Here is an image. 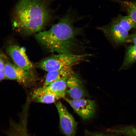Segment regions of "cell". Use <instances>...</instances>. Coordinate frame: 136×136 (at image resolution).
Instances as JSON below:
<instances>
[{
    "label": "cell",
    "instance_id": "obj_1",
    "mask_svg": "<svg viewBox=\"0 0 136 136\" xmlns=\"http://www.w3.org/2000/svg\"><path fill=\"white\" fill-rule=\"evenodd\" d=\"M51 0H19L13 11L14 29L29 35L39 32L51 17Z\"/></svg>",
    "mask_w": 136,
    "mask_h": 136
},
{
    "label": "cell",
    "instance_id": "obj_2",
    "mask_svg": "<svg viewBox=\"0 0 136 136\" xmlns=\"http://www.w3.org/2000/svg\"><path fill=\"white\" fill-rule=\"evenodd\" d=\"M73 13L71 9L48 30L36 35L37 40L49 51L73 54L77 45V37L82 29L74 26L75 19Z\"/></svg>",
    "mask_w": 136,
    "mask_h": 136
},
{
    "label": "cell",
    "instance_id": "obj_3",
    "mask_svg": "<svg viewBox=\"0 0 136 136\" xmlns=\"http://www.w3.org/2000/svg\"><path fill=\"white\" fill-rule=\"evenodd\" d=\"M91 55L87 54H58L42 60L37 64V65L38 67L48 72L67 67H72L85 60Z\"/></svg>",
    "mask_w": 136,
    "mask_h": 136
},
{
    "label": "cell",
    "instance_id": "obj_4",
    "mask_svg": "<svg viewBox=\"0 0 136 136\" xmlns=\"http://www.w3.org/2000/svg\"><path fill=\"white\" fill-rule=\"evenodd\" d=\"M55 104L59 114L62 131L66 136H75L77 123L60 101H57Z\"/></svg>",
    "mask_w": 136,
    "mask_h": 136
},
{
    "label": "cell",
    "instance_id": "obj_5",
    "mask_svg": "<svg viewBox=\"0 0 136 136\" xmlns=\"http://www.w3.org/2000/svg\"><path fill=\"white\" fill-rule=\"evenodd\" d=\"M97 28L101 31L111 42L117 45L126 43L129 36L128 31L113 19L109 24Z\"/></svg>",
    "mask_w": 136,
    "mask_h": 136
},
{
    "label": "cell",
    "instance_id": "obj_6",
    "mask_svg": "<svg viewBox=\"0 0 136 136\" xmlns=\"http://www.w3.org/2000/svg\"><path fill=\"white\" fill-rule=\"evenodd\" d=\"M64 98L75 112L83 118L88 119L94 115L96 105L94 100L84 98L72 99L65 97Z\"/></svg>",
    "mask_w": 136,
    "mask_h": 136
},
{
    "label": "cell",
    "instance_id": "obj_7",
    "mask_svg": "<svg viewBox=\"0 0 136 136\" xmlns=\"http://www.w3.org/2000/svg\"><path fill=\"white\" fill-rule=\"evenodd\" d=\"M8 55L17 66L26 71H30L33 65L28 59L23 47L15 44L8 46L6 49Z\"/></svg>",
    "mask_w": 136,
    "mask_h": 136
},
{
    "label": "cell",
    "instance_id": "obj_8",
    "mask_svg": "<svg viewBox=\"0 0 136 136\" xmlns=\"http://www.w3.org/2000/svg\"><path fill=\"white\" fill-rule=\"evenodd\" d=\"M4 71L6 78L15 80L23 84H26L32 81L33 76L30 71L25 70L7 60Z\"/></svg>",
    "mask_w": 136,
    "mask_h": 136
},
{
    "label": "cell",
    "instance_id": "obj_9",
    "mask_svg": "<svg viewBox=\"0 0 136 136\" xmlns=\"http://www.w3.org/2000/svg\"><path fill=\"white\" fill-rule=\"evenodd\" d=\"M66 93L72 99H77L83 98L85 91L80 79L74 73L70 76L66 81Z\"/></svg>",
    "mask_w": 136,
    "mask_h": 136
},
{
    "label": "cell",
    "instance_id": "obj_10",
    "mask_svg": "<svg viewBox=\"0 0 136 136\" xmlns=\"http://www.w3.org/2000/svg\"><path fill=\"white\" fill-rule=\"evenodd\" d=\"M72 67H69L48 72L42 87H46L54 82L69 77L74 73Z\"/></svg>",
    "mask_w": 136,
    "mask_h": 136
},
{
    "label": "cell",
    "instance_id": "obj_11",
    "mask_svg": "<svg viewBox=\"0 0 136 136\" xmlns=\"http://www.w3.org/2000/svg\"><path fill=\"white\" fill-rule=\"evenodd\" d=\"M32 98L38 103L51 104L56 102L61 98L53 93L42 90L41 88H38L34 92Z\"/></svg>",
    "mask_w": 136,
    "mask_h": 136
},
{
    "label": "cell",
    "instance_id": "obj_12",
    "mask_svg": "<svg viewBox=\"0 0 136 136\" xmlns=\"http://www.w3.org/2000/svg\"><path fill=\"white\" fill-rule=\"evenodd\" d=\"M69 77L54 82L46 87L41 88L43 90L56 94L61 98H64L66 89V81Z\"/></svg>",
    "mask_w": 136,
    "mask_h": 136
},
{
    "label": "cell",
    "instance_id": "obj_13",
    "mask_svg": "<svg viewBox=\"0 0 136 136\" xmlns=\"http://www.w3.org/2000/svg\"><path fill=\"white\" fill-rule=\"evenodd\" d=\"M136 61V45H131L127 48L125 57L119 71L128 69Z\"/></svg>",
    "mask_w": 136,
    "mask_h": 136
},
{
    "label": "cell",
    "instance_id": "obj_14",
    "mask_svg": "<svg viewBox=\"0 0 136 136\" xmlns=\"http://www.w3.org/2000/svg\"><path fill=\"white\" fill-rule=\"evenodd\" d=\"M111 0L119 4L122 9L136 22V1Z\"/></svg>",
    "mask_w": 136,
    "mask_h": 136
},
{
    "label": "cell",
    "instance_id": "obj_15",
    "mask_svg": "<svg viewBox=\"0 0 136 136\" xmlns=\"http://www.w3.org/2000/svg\"><path fill=\"white\" fill-rule=\"evenodd\" d=\"M122 27L128 31L133 28H136V22L129 16L119 15L114 19Z\"/></svg>",
    "mask_w": 136,
    "mask_h": 136
},
{
    "label": "cell",
    "instance_id": "obj_16",
    "mask_svg": "<svg viewBox=\"0 0 136 136\" xmlns=\"http://www.w3.org/2000/svg\"><path fill=\"white\" fill-rule=\"evenodd\" d=\"M6 59V56L3 54H1L0 55V80H1L6 78L5 73L4 71L5 68V64L6 61L5 62V60Z\"/></svg>",
    "mask_w": 136,
    "mask_h": 136
},
{
    "label": "cell",
    "instance_id": "obj_17",
    "mask_svg": "<svg viewBox=\"0 0 136 136\" xmlns=\"http://www.w3.org/2000/svg\"><path fill=\"white\" fill-rule=\"evenodd\" d=\"M126 133L127 136H136V126H128L126 129Z\"/></svg>",
    "mask_w": 136,
    "mask_h": 136
},
{
    "label": "cell",
    "instance_id": "obj_18",
    "mask_svg": "<svg viewBox=\"0 0 136 136\" xmlns=\"http://www.w3.org/2000/svg\"><path fill=\"white\" fill-rule=\"evenodd\" d=\"M127 42L132 43L136 45V32L129 35Z\"/></svg>",
    "mask_w": 136,
    "mask_h": 136
},
{
    "label": "cell",
    "instance_id": "obj_19",
    "mask_svg": "<svg viewBox=\"0 0 136 136\" xmlns=\"http://www.w3.org/2000/svg\"><path fill=\"white\" fill-rule=\"evenodd\" d=\"M96 136H103L101 135H97Z\"/></svg>",
    "mask_w": 136,
    "mask_h": 136
},
{
    "label": "cell",
    "instance_id": "obj_20",
    "mask_svg": "<svg viewBox=\"0 0 136 136\" xmlns=\"http://www.w3.org/2000/svg\"></svg>",
    "mask_w": 136,
    "mask_h": 136
}]
</instances>
